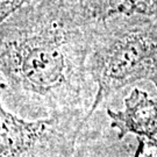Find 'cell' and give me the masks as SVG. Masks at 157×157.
<instances>
[{
    "mask_svg": "<svg viewBox=\"0 0 157 157\" xmlns=\"http://www.w3.org/2000/svg\"><path fill=\"white\" fill-rule=\"evenodd\" d=\"M98 21L80 0H33L1 22V106L44 119H90L97 86L89 69Z\"/></svg>",
    "mask_w": 157,
    "mask_h": 157,
    "instance_id": "cell-1",
    "label": "cell"
},
{
    "mask_svg": "<svg viewBox=\"0 0 157 157\" xmlns=\"http://www.w3.org/2000/svg\"><path fill=\"white\" fill-rule=\"evenodd\" d=\"M89 69L97 86V107L115 91L157 79V15H115L98 21L92 39Z\"/></svg>",
    "mask_w": 157,
    "mask_h": 157,
    "instance_id": "cell-2",
    "label": "cell"
},
{
    "mask_svg": "<svg viewBox=\"0 0 157 157\" xmlns=\"http://www.w3.org/2000/svg\"><path fill=\"white\" fill-rule=\"evenodd\" d=\"M83 114L27 121L0 107V157H72Z\"/></svg>",
    "mask_w": 157,
    "mask_h": 157,
    "instance_id": "cell-3",
    "label": "cell"
},
{
    "mask_svg": "<svg viewBox=\"0 0 157 157\" xmlns=\"http://www.w3.org/2000/svg\"><path fill=\"white\" fill-rule=\"evenodd\" d=\"M112 127L118 129L119 139L128 134L146 137L157 135V98H150L146 92L135 89L124 99L122 111L107 109Z\"/></svg>",
    "mask_w": 157,
    "mask_h": 157,
    "instance_id": "cell-4",
    "label": "cell"
},
{
    "mask_svg": "<svg viewBox=\"0 0 157 157\" xmlns=\"http://www.w3.org/2000/svg\"><path fill=\"white\" fill-rule=\"evenodd\" d=\"M80 2L97 21L115 15H157V0H80Z\"/></svg>",
    "mask_w": 157,
    "mask_h": 157,
    "instance_id": "cell-5",
    "label": "cell"
},
{
    "mask_svg": "<svg viewBox=\"0 0 157 157\" xmlns=\"http://www.w3.org/2000/svg\"><path fill=\"white\" fill-rule=\"evenodd\" d=\"M134 157H157V140L155 137H137V148Z\"/></svg>",
    "mask_w": 157,
    "mask_h": 157,
    "instance_id": "cell-6",
    "label": "cell"
},
{
    "mask_svg": "<svg viewBox=\"0 0 157 157\" xmlns=\"http://www.w3.org/2000/svg\"><path fill=\"white\" fill-rule=\"evenodd\" d=\"M33 0H0V20L5 21L8 17H11L14 12L20 10L22 6L27 5Z\"/></svg>",
    "mask_w": 157,
    "mask_h": 157,
    "instance_id": "cell-7",
    "label": "cell"
},
{
    "mask_svg": "<svg viewBox=\"0 0 157 157\" xmlns=\"http://www.w3.org/2000/svg\"><path fill=\"white\" fill-rule=\"evenodd\" d=\"M154 84L156 85V87H157V79H156V80H155V82H154Z\"/></svg>",
    "mask_w": 157,
    "mask_h": 157,
    "instance_id": "cell-8",
    "label": "cell"
}]
</instances>
